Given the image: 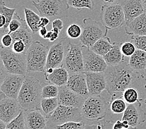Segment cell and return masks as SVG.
Masks as SVG:
<instances>
[{"instance_id": "1", "label": "cell", "mask_w": 146, "mask_h": 129, "mask_svg": "<svg viewBox=\"0 0 146 129\" xmlns=\"http://www.w3.org/2000/svg\"><path fill=\"white\" fill-rule=\"evenodd\" d=\"M139 74L129 64L123 61L116 65L108 66L105 71L106 90L113 97L117 93H123L137 79Z\"/></svg>"}, {"instance_id": "2", "label": "cell", "mask_w": 146, "mask_h": 129, "mask_svg": "<svg viewBox=\"0 0 146 129\" xmlns=\"http://www.w3.org/2000/svg\"><path fill=\"white\" fill-rule=\"evenodd\" d=\"M42 89L39 79L33 76H26L17 99L23 110L40 109Z\"/></svg>"}, {"instance_id": "3", "label": "cell", "mask_w": 146, "mask_h": 129, "mask_svg": "<svg viewBox=\"0 0 146 129\" xmlns=\"http://www.w3.org/2000/svg\"><path fill=\"white\" fill-rule=\"evenodd\" d=\"M50 48L35 41L26 52L27 72H45L47 56Z\"/></svg>"}, {"instance_id": "4", "label": "cell", "mask_w": 146, "mask_h": 129, "mask_svg": "<svg viewBox=\"0 0 146 129\" xmlns=\"http://www.w3.org/2000/svg\"><path fill=\"white\" fill-rule=\"evenodd\" d=\"M111 101H108L103 97L89 96L81 107L83 118L92 121H98L105 118Z\"/></svg>"}, {"instance_id": "5", "label": "cell", "mask_w": 146, "mask_h": 129, "mask_svg": "<svg viewBox=\"0 0 146 129\" xmlns=\"http://www.w3.org/2000/svg\"><path fill=\"white\" fill-rule=\"evenodd\" d=\"M41 16H45L54 21L68 16L69 6L67 0H38L33 1Z\"/></svg>"}, {"instance_id": "6", "label": "cell", "mask_w": 146, "mask_h": 129, "mask_svg": "<svg viewBox=\"0 0 146 129\" xmlns=\"http://www.w3.org/2000/svg\"><path fill=\"white\" fill-rule=\"evenodd\" d=\"M100 19L106 31L116 30L126 25L123 9L119 3L103 5L101 9Z\"/></svg>"}, {"instance_id": "7", "label": "cell", "mask_w": 146, "mask_h": 129, "mask_svg": "<svg viewBox=\"0 0 146 129\" xmlns=\"http://www.w3.org/2000/svg\"><path fill=\"white\" fill-rule=\"evenodd\" d=\"M26 54L16 53L11 47L1 45V60L9 73L25 76L27 72Z\"/></svg>"}, {"instance_id": "8", "label": "cell", "mask_w": 146, "mask_h": 129, "mask_svg": "<svg viewBox=\"0 0 146 129\" xmlns=\"http://www.w3.org/2000/svg\"><path fill=\"white\" fill-rule=\"evenodd\" d=\"M82 44H68L63 66L70 73L84 72V64L82 50Z\"/></svg>"}, {"instance_id": "9", "label": "cell", "mask_w": 146, "mask_h": 129, "mask_svg": "<svg viewBox=\"0 0 146 129\" xmlns=\"http://www.w3.org/2000/svg\"><path fill=\"white\" fill-rule=\"evenodd\" d=\"M82 33L79 39L80 44L88 47H91L101 38L106 36L108 32H104L100 23L90 17L83 20Z\"/></svg>"}, {"instance_id": "10", "label": "cell", "mask_w": 146, "mask_h": 129, "mask_svg": "<svg viewBox=\"0 0 146 129\" xmlns=\"http://www.w3.org/2000/svg\"><path fill=\"white\" fill-rule=\"evenodd\" d=\"M83 118L81 108L59 104L54 113L47 118V124L55 126L69 121H82Z\"/></svg>"}, {"instance_id": "11", "label": "cell", "mask_w": 146, "mask_h": 129, "mask_svg": "<svg viewBox=\"0 0 146 129\" xmlns=\"http://www.w3.org/2000/svg\"><path fill=\"white\" fill-rule=\"evenodd\" d=\"M84 70L92 72H105L108 65L103 56L97 54L90 47L82 45Z\"/></svg>"}, {"instance_id": "12", "label": "cell", "mask_w": 146, "mask_h": 129, "mask_svg": "<svg viewBox=\"0 0 146 129\" xmlns=\"http://www.w3.org/2000/svg\"><path fill=\"white\" fill-rule=\"evenodd\" d=\"M26 76L9 73L1 84V91L7 97L17 99Z\"/></svg>"}, {"instance_id": "13", "label": "cell", "mask_w": 146, "mask_h": 129, "mask_svg": "<svg viewBox=\"0 0 146 129\" xmlns=\"http://www.w3.org/2000/svg\"><path fill=\"white\" fill-rule=\"evenodd\" d=\"M22 110L18 100L6 97L0 101V120L8 124L18 116Z\"/></svg>"}, {"instance_id": "14", "label": "cell", "mask_w": 146, "mask_h": 129, "mask_svg": "<svg viewBox=\"0 0 146 129\" xmlns=\"http://www.w3.org/2000/svg\"><path fill=\"white\" fill-rule=\"evenodd\" d=\"M57 98L59 104L79 108L82 107L86 99V97L71 90L67 85L58 87Z\"/></svg>"}, {"instance_id": "15", "label": "cell", "mask_w": 146, "mask_h": 129, "mask_svg": "<svg viewBox=\"0 0 146 129\" xmlns=\"http://www.w3.org/2000/svg\"><path fill=\"white\" fill-rule=\"evenodd\" d=\"M86 82L90 96H99L106 89L105 72L86 71Z\"/></svg>"}, {"instance_id": "16", "label": "cell", "mask_w": 146, "mask_h": 129, "mask_svg": "<svg viewBox=\"0 0 146 129\" xmlns=\"http://www.w3.org/2000/svg\"><path fill=\"white\" fill-rule=\"evenodd\" d=\"M65 39L53 45L48 51L45 70L48 68H55L63 66L66 52L64 45Z\"/></svg>"}, {"instance_id": "17", "label": "cell", "mask_w": 146, "mask_h": 129, "mask_svg": "<svg viewBox=\"0 0 146 129\" xmlns=\"http://www.w3.org/2000/svg\"><path fill=\"white\" fill-rule=\"evenodd\" d=\"M26 129H42L47 128V118L40 109L24 110Z\"/></svg>"}, {"instance_id": "18", "label": "cell", "mask_w": 146, "mask_h": 129, "mask_svg": "<svg viewBox=\"0 0 146 129\" xmlns=\"http://www.w3.org/2000/svg\"><path fill=\"white\" fill-rule=\"evenodd\" d=\"M66 85L71 90L86 98L90 96L85 71L69 74L68 79Z\"/></svg>"}, {"instance_id": "19", "label": "cell", "mask_w": 146, "mask_h": 129, "mask_svg": "<svg viewBox=\"0 0 146 129\" xmlns=\"http://www.w3.org/2000/svg\"><path fill=\"white\" fill-rule=\"evenodd\" d=\"M122 6L126 18V24L145 12L142 0H118Z\"/></svg>"}, {"instance_id": "20", "label": "cell", "mask_w": 146, "mask_h": 129, "mask_svg": "<svg viewBox=\"0 0 146 129\" xmlns=\"http://www.w3.org/2000/svg\"><path fill=\"white\" fill-rule=\"evenodd\" d=\"M121 120L127 121L131 128H136L145 121V112L134 104H129L124 112Z\"/></svg>"}, {"instance_id": "21", "label": "cell", "mask_w": 146, "mask_h": 129, "mask_svg": "<svg viewBox=\"0 0 146 129\" xmlns=\"http://www.w3.org/2000/svg\"><path fill=\"white\" fill-rule=\"evenodd\" d=\"M126 33L131 36L146 35V12L136 17L126 24Z\"/></svg>"}, {"instance_id": "22", "label": "cell", "mask_w": 146, "mask_h": 129, "mask_svg": "<svg viewBox=\"0 0 146 129\" xmlns=\"http://www.w3.org/2000/svg\"><path fill=\"white\" fill-rule=\"evenodd\" d=\"M69 77V73L64 66L54 68L50 74H45V78L47 81L60 87L66 85Z\"/></svg>"}, {"instance_id": "23", "label": "cell", "mask_w": 146, "mask_h": 129, "mask_svg": "<svg viewBox=\"0 0 146 129\" xmlns=\"http://www.w3.org/2000/svg\"><path fill=\"white\" fill-rule=\"evenodd\" d=\"M129 65L135 72L141 74L146 67V52L136 49L130 57Z\"/></svg>"}, {"instance_id": "24", "label": "cell", "mask_w": 146, "mask_h": 129, "mask_svg": "<svg viewBox=\"0 0 146 129\" xmlns=\"http://www.w3.org/2000/svg\"><path fill=\"white\" fill-rule=\"evenodd\" d=\"M121 43L113 42V47L103 56L108 66L116 65L123 61L124 55L121 51Z\"/></svg>"}, {"instance_id": "25", "label": "cell", "mask_w": 146, "mask_h": 129, "mask_svg": "<svg viewBox=\"0 0 146 129\" xmlns=\"http://www.w3.org/2000/svg\"><path fill=\"white\" fill-rule=\"evenodd\" d=\"M29 26H27L26 20H23L21 27L15 32L11 33V36L13 38V42L17 40H21L26 44L27 47H29L33 44V37L31 35V29H29Z\"/></svg>"}, {"instance_id": "26", "label": "cell", "mask_w": 146, "mask_h": 129, "mask_svg": "<svg viewBox=\"0 0 146 129\" xmlns=\"http://www.w3.org/2000/svg\"><path fill=\"white\" fill-rule=\"evenodd\" d=\"M113 46V43H111L110 38L107 36H105L97 40L90 48L97 54L103 57L111 50Z\"/></svg>"}, {"instance_id": "27", "label": "cell", "mask_w": 146, "mask_h": 129, "mask_svg": "<svg viewBox=\"0 0 146 129\" xmlns=\"http://www.w3.org/2000/svg\"><path fill=\"white\" fill-rule=\"evenodd\" d=\"M24 14L27 26H29L31 32L34 34H36L40 29L39 22L40 17L33 10L27 8H24Z\"/></svg>"}, {"instance_id": "28", "label": "cell", "mask_w": 146, "mask_h": 129, "mask_svg": "<svg viewBox=\"0 0 146 129\" xmlns=\"http://www.w3.org/2000/svg\"><path fill=\"white\" fill-rule=\"evenodd\" d=\"M59 105L57 97L51 98H42L41 101V110L45 116L48 118L54 113Z\"/></svg>"}, {"instance_id": "29", "label": "cell", "mask_w": 146, "mask_h": 129, "mask_svg": "<svg viewBox=\"0 0 146 129\" xmlns=\"http://www.w3.org/2000/svg\"><path fill=\"white\" fill-rule=\"evenodd\" d=\"M16 8H9L6 6L5 3L4 1L1 0V3H0V14L3 15L6 19V25L3 28L1 29V35L3 36L5 34L8 33L9 30L8 27L10 22L11 21L14 16L16 12Z\"/></svg>"}, {"instance_id": "30", "label": "cell", "mask_w": 146, "mask_h": 129, "mask_svg": "<svg viewBox=\"0 0 146 129\" xmlns=\"http://www.w3.org/2000/svg\"><path fill=\"white\" fill-rule=\"evenodd\" d=\"M123 97L127 104H135L139 102V93L136 89L131 88H126L123 92Z\"/></svg>"}, {"instance_id": "31", "label": "cell", "mask_w": 146, "mask_h": 129, "mask_svg": "<svg viewBox=\"0 0 146 129\" xmlns=\"http://www.w3.org/2000/svg\"><path fill=\"white\" fill-rule=\"evenodd\" d=\"M26 128L25 117L24 110L21 111L18 116L7 124L6 129H24Z\"/></svg>"}, {"instance_id": "32", "label": "cell", "mask_w": 146, "mask_h": 129, "mask_svg": "<svg viewBox=\"0 0 146 129\" xmlns=\"http://www.w3.org/2000/svg\"><path fill=\"white\" fill-rule=\"evenodd\" d=\"M110 109L112 112L115 114H120L124 113V112L126 110L127 105L126 102L121 97L120 98H117L112 101H111L110 103Z\"/></svg>"}, {"instance_id": "33", "label": "cell", "mask_w": 146, "mask_h": 129, "mask_svg": "<svg viewBox=\"0 0 146 129\" xmlns=\"http://www.w3.org/2000/svg\"><path fill=\"white\" fill-rule=\"evenodd\" d=\"M68 5L78 10L87 8L92 10L94 3L92 0H67Z\"/></svg>"}, {"instance_id": "34", "label": "cell", "mask_w": 146, "mask_h": 129, "mask_svg": "<svg viewBox=\"0 0 146 129\" xmlns=\"http://www.w3.org/2000/svg\"><path fill=\"white\" fill-rule=\"evenodd\" d=\"M58 95V86L54 84H45L42 89V98L56 97Z\"/></svg>"}, {"instance_id": "35", "label": "cell", "mask_w": 146, "mask_h": 129, "mask_svg": "<svg viewBox=\"0 0 146 129\" xmlns=\"http://www.w3.org/2000/svg\"><path fill=\"white\" fill-rule=\"evenodd\" d=\"M85 127V124L82 121H69L54 127V128L57 129H82Z\"/></svg>"}, {"instance_id": "36", "label": "cell", "mask_w": 146, "mask_h": 129, "mask_svg": "<svg viewBox=\"0 0 146 129\" xmlns=\"http://www.w3.org/2000/svg\"><path fill=\"white\" fill-rule=\"evenodd\" d=\"M82 33V28L78 24H73L68 27L67 29V37L72 39H79Z\"/></svg>"}, {"instance_id": "37", "label": "cell", "mask_w": 146, "mask_h": 129, "mask_svg": "<svg viewBox=\"0 0 146 129\" xmlns=\"http://www.w3.org/2000/svg\"><path fill=\"white\" fill-rule=\"evenodd\" d=\"M132 42L135 45L137 49L146 52V35L145 36H132Z\"/></svg>"}, {"instance_id": "38", "label": "cell", "mask_w": 146, "mask_h": 129, "mask_svg": "<svg viewBox=\"0 0 146 129\" xmlns=\"http://www.w3.org/2000/svg\"><path fill=\"white\" fill-rule=\"evenodd\" d=\"M23 19H22L21 17L18 16V13H15V16H14L11 21L10 22L8 30H9V34H11L13 32H15L17 30H18L22 26Z\"/></svg>"}, {"instance_id": "39", "label": "cell", "mask_w": 146, "mask_h": 129, "mask_svg": "<svg viewBox=\"0 0 146 129\" xmlns=\"http://www.w3.org/2000/svg\"><path fill=\"white\" fill-rule=\"evenodd\" d=\"M121 51L124 56L131 57L136 50V47L133 42H126L121 44Z\"/></svg>"}, {"instance_id": "40", "label": "cell", "mask_w": 146, "mask_h": 129, "mask_svg": "<svg viewBox=\"0 0 146 129\" xmlns=\"http://www.w3.org/2000/svg\"><path fill=\"white\" fill-rule=\"evenodd\" d=\"M11 48L13 52L18 54L26 53L28 49L26 44L21 40H17L13 42V44L11 45Z\"/></svg>"}, {"instance_id": "41", "label": "cell", "mask_w": 146, "mask_h": 129, "mask_svg": "<svg viewBox=\"0 0 146 129\" xmlns=\"http://www.w3.org/2000/svg\"><path fill=\"white\" fill-rule=\"evenodd\" d=\"M1 45L5 47H11L13 44V38L9 33L5 34L1 37Z\"/></svg>"}, {"instance_id": "42", "label": "cell", "mask_w": 146, "mask_h": 129, "mask_svg": "<svg viewBox=\"0 0 146 129\" xmlns=\"http://www.w3.org/2000/svg\"><path fill=\"white\" fill-rule=\"evenodd\" d=\"M113 128H118V129H121V128H131L129 125L128 122L126 120H117L115 123L113 124Z\"/></svg>"}, {"instance_id": "43", "label": "cell", "mask_w": 146, "mask_h": 129, "mask_svg": "<svg viewBox=\"0 0 146 129\" xmlns=\"http://www.w3.org/2000/svg\"><path fill=\"white\" fill-rule=\"evenodd\" d=\"M9 74L8 71H7L6 69L4 64H3V61L1 60V68H0V81H1V84L3 81V80L6 77V76Z\"/></svg>"}, {"instance_id": "44", "label": "cell", "mask_w": 146, "mask_h": 129, "mask_svg": "<svg viewBox=\"0 0 146 129\" xmlns=\"http://www.w3.org/2000/svg\"><path fill=\"white\" fill-rule=\"evenodd\" d=\"M52 28H54V27L55 28H57L60 31L64 28V24L60 18H58L52 21Z\"/></svg>"}, {"instance_id": "45", "label": "cell", "mask_w": 146, "mask_h": 129, "mask_svg": "<svg viewBox=\"0 0 146 129\" xmlns=\"http://www.w3.org/2000/svg\"><path fill=\"white\" fill-rule=\"evenodd\" d=\"M50 20L47 17L45 16H41L40 22H39V27H46L48 24L50 23Z\"/></svg>"}, {"instance_id": "46", "label": "cell", "mask_w": 146, "mask_h": 129, "mask_svg": "<svg viewBox=\"0 0 146 129\" xmlns=\"http://www.w3.org/2000/svg\"><path fill=\"white\" fill-rule=\"evenodd\" d=\"M39 36L42 37H44L45 36H46V34L48 32V30L46 28V27H40V29H39Z\"/></svg>"}, {"instance_id": "47", "label": "cell", "mask_w": 146, "mask_h": 129, "mask_svg": "<svg viewBox=\"0 0 146 129\" xmlns=\"http://www.w3.org/2000/svg\"><path fill=\"white\" fill-rule=\"evenodd\" d=\"M0 19H1V22H0V28H3V27H5V26L6 25V19L5 16L3 15H0Z\"/></svg>"}, {"instance_id": "48", "label": "cell", "mask_w": 146, "mask_h": 129, "mask_svg": "<svg viewBox=\"0 0 146 129\" xmlns=\"http://www.w3.org/2000/svg\"><path fill=\"white\" fill-rule=\"evenodd\" d=\"M104 5H112V4H116L117 3L118 0H101Z\"/></svg>"}, {"instance_id": "49", "label": "cell", "mask_w": 146, "mask_h": 129, "mask_svg": "<svg viewBox=\"0 0 146 129\" xmlns=\"http://www.w3.org/2000/svg\"><path fill=\"white\" fill-rule=\"evenodd\" d=\"M52 34H53L52 30H51L50 31H48L47 34H46V36L44 37V39H46V40H49L50 38H51L52 36Z\"/></svg>"}, {"instance_id": "50", "label": "cell", "mask_w": 146, "mask_h": 129, "mask_svg": "<svg viewBox=\"0 0 146 129\" xmlns=\"http://www.w3.org/2000/svg\"><path fill=\"white\" fill-rule=\"evenodd\" d=\"M7 124L4 121L0 120V129H6Z\"/></svg>"}, {"instance_id": "51", "label": "cell", "mask_w": 146, "mask_h": 129, "mask_svg": "<svg viewBox=\"0 0 146 129\" xmlns=\"http://www.w3.org/2000/svg\"><path fill=\"white\" fill-rule=\"evenodd\" d=\"M141 75L142 78H144V79H146V67H145V68L144 69V71L142 72Z\"/></svg>"}, {"instance_id": "52", "label": "cell", "mask_w": 146, "mask_h": 129, "mask_svg": "<svg viewBox=\"0 0 146 129\" xmlns=\"http://www.w3.org/2000/svg\"><path fill=\"white\" fill-rule=\"evenodd\" d=\"M142 3H143V5L144 7L145 10H146V0H142Z\"/></svg>"}, {"instance_id": "53", "label": "cell", "mask_w": 146, "mask_h": 129, "mask_svg": "<svg viewBox=\"0 0 146 129\" xmlns=\"http://www.w3.org/2000/svg\"><path fill=\"white\" fill-rule=\"evenodd\" d=\"M139 101H142V102L146 103V99H139Z\"/></svg>"}, {"instance_id": "54", "label": "cell", "mask_w": 146, "mask_h": 129, "mask_svg": "<svg viewBox=\"0 0 146 129\" xmlns=\"http://www.w3.org/2000/svg\"><path fill=\"white\" fill-rule=\"evenodd\" d=\"M145 89H146V85H145Z\"/></svg>"}, {"instance_id": "55", "label": "cell", "mask_w": 146, "mask_h": 129, "mask_svg": "<svg viewBox=\"0 0 146 129\" xmlns=\"http://www.w3.org/2000/svg\"><path fill=\"white\" fill-rule=\"evenodd\" d=\"M145 12H146V10H145Z\"/></svg>"}]
</instances>
